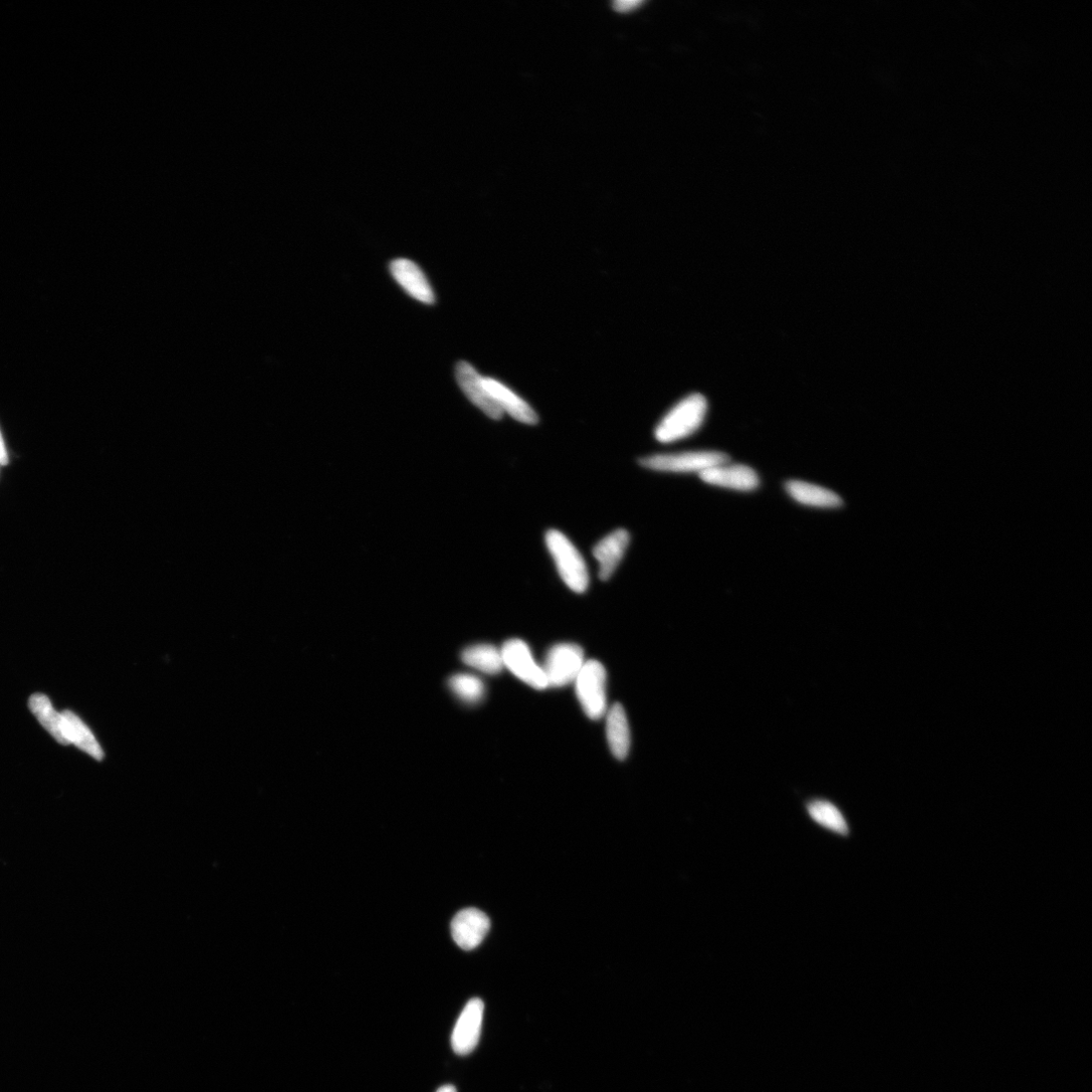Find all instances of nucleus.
Returning <instances> with one entry per match:
<instances>
[{
    "label": "nucleus",
    "mask_w": 1092,
    "mask_h": 1092,
    "mask_svg": "<svg viewBox=\"0 0 1092 1092\" xmlns=\"http://www.w3.org/2000/svg\"><path fill=\"white\" fill-rule=\"evenodd\" d=\"M448 684L451 691L465 703L476 704L485 696V684L480 678L471 674L454 675Z\"/></svg>",
    "instance_id": "nucleus-20"
},
{
    "label": "nucleus",
    "mask_w": 1092,
    "mask_h": 1092,
    "mask_svg": "<svg viewBox=\"0 0 1092 1092\" xmlns=\"http://www.w3.org/2000/svg\"><path fill=\"white\" fill-rule=\"evenodd\" d=\"M576 693L586 715L593 720L607 713V674L598 661L585 663L576 681Z\"/></svg>",
    "instance_id": "nucleus-4"
},
{
    "label": "nucleus",
    "mask_w": 1092,
    "mask_h": 1092,
    "mask_svg": "<svg viewBox=\"0 0 1092 1092\" xmlns=\"http://www.w3.org/2000/svg\"><path fill=\"white\" fill-rule=\"evenodd\" d=\"M787 490L795 500L807 506L839 508L843 505V500L836 493L803 481L788 482Z\"/></svg>",
    "instance_id": "nucleus-15"
},
{
    "label": "nucleus",
    "mask_w": 1092,
    "mask_h": 1092,
    "mask_svg": "<svg viewBox=\"0 0 1092 1092\" xmlns=\"http://www.w3.org/2000/svg\"><path fill=\"white\" fill-rule=\"evenodd\" d=\"M491 927L490 918L477 908L459 911L451 922V934L457 946L471 951L481 945Z\"/></svg>",
    "instance_id": "nucleus-8"
},
{
    "label": "nucleus",
    "mask_w": 1092,
    "mask_h": 1092,
    "mask_svg": "<svg viewBox=\"0 0 1092 1092\" xmlns=\"http://www.w3.org/2000/svg\"><path fill=\"white\" fill-rule=\"evenodd\" d=\"M62 715L64 719V733L69 744L73 743L93 758L101 760L103 758V750L84 722L69 710L63 711Z\"/></svg>",
    "instance_id": "nucleus-16"
},
{
    "label": "nucleus",
    "mask_w": 1092,
    "mask_h": 1092,
    "mask_svg": "<svg viewBox=\"0 0 1092 1092\" xmlns=\"http://www.w3.org/2000/svg\"><path fill=\"white\" fill-rule=\"evenodd\" d=\"M436 1092H457L453 1085H443Z\"/></svg>",
    "instance_id": "nucleus-23"
},
{
    "label": "nucleus",
    "mask_w": 1092,
    "mask_h": 1092,
    "mask_svg": "<svg viewBox=\"0 0 1092 1092\" xmlns=\"http://www.w3.org/2000/svg\"><path fill=\"white\" fill-rule=\"evenodd\" d=\"M455 377L464 395L475 406L494 420H500L503 417V411L484 385V378L471 364L458 363L455 369Z\"/></svg>",
    "instance_id": "nucleus-9"
},
{
    "label": "nucleus",
    "mask_w": 1092,
    "mask_h": 1092,
    "mask_svg": "<svg viewBox=\"0 0 1092 1092\" xmlns=\"http://www.w3.org/2000/svg\"><path fill=\"white\" fill-rule=\"evenodd\" d=\"M606 733L613 755L626 758L631 748V730L626 710L619 703L607 711Z\"/></svg>",
    "instance_id": "nucleus-14"
},
{
    "label": "nucleus",
    "mask_w": 1092,
    "mask_h": 1092,
    "mask_svg": "<svg viewBox=\"0 0 1092 1092\" xmlns=\"http://www.w3.org/2000/svg\"><path fill=\"white\" fill-rule=\"evenodd\" d=\"M9 462L8 450L6 448L5 441L2 433H0V465H6Z\"/></svg>",
    "instance_id": "nucleus-22"
},
{
    "label": "nucleus",
    "mask_w": 1092,
    "mask_h": 1092,
    "mask_svg": "<svg viewBox=\"0 0 1092 1092\" xmlns=\"http://www.w3.org/2000/svg\"><path fill=\"white\" fill-rule=\"evenodd\" d=\"M699 477L709 485L742 492L752 491L759 484L756 473L742 464L717 465L700 473Z\"/></svg>",
    "instance_id": "nucleus-10"
},
{
    "label": "nucleus",
    "mask_w": 1092,
    "mask_h": 1092,
    "mask_svg": "<svg viewBox=\"0 0 1092 1092\" xmlns=\"http://www.w3.org/2000/svg\"><path fill=\"white\" fill-rule=\"evenodd\" d=\"M484 385L503 413L506 412L515 420L527 425L538 423L535 411L504 384L492 378H484Z\"/></svg>",
    "instance_id": "nucleus-13"
},
{
    "label": "nucleus",
    "mask_w": 1092,
    "mask_h": 1092,
    "mask_svg": "<svg viewBox=\"0 0 1092 1092\" xmlns=\"http://www.w3.org/2000/svg\"><path fill=\"white\" fill-rule=\"evenodd\" d=\"M729 456L719 451H689L675 454H656L640 459V463L657 472L702 473L711 467L725 464Z\"/></svg>",
    "instance_id": "nucleus-3"
},
{
    "label": "nucleus",
    "mask_w": 1092,
    "mask_h": 1092,
    "mask_svg": "<svg viewBox=\"0 0 1092 1092\" xmlns=\"http://www.w3.org/2000/svg\"><path fill=\"white\" fill-rule=\"evenodd\" d=\"M584 652L575 644L553 647L542 667L549 687L561 688L576 681L585 665Z\"/></svg>",
    "instance_id": "nucleus-5"
},
{
    "label": "nucleus",
    "mask_w": 1092,
    "mask_h": 1092,
    "mask_svg": "<svg viewBox=\"0 0 1092 1092\" xmlns=\"http://www.w3.org/2000/svg\"><path fill=\"white\" fill-rule=\"evenodd\" d=\"M707 412L706 399L693 394L679 402L659 423L656 438L671 443L695 433L702 425Z\"/></svg>",
    "instance_id": "nucleus-1"
},
{
    "label": "nucleus",
    "mask_w": 1092,
    "mask_h": 1092,
    "mask_svg": "<svg viewBox=\"0 0 1092 1092\" xmlns=\"http://www.w3.org/2000/svg\"><path fill=\"white\" fill-rule=\"evenodd\" d=\"M29 707L42 726L62 745L69 742L64 733V719L52 706L50 699L43 694H34L29 700Z\"/></svg>",
    "instance_id": "nucleus-17"
},
{
    "label": "nucleus",
    "mask_w": 1092,
    "mask_h": 1092,
    "mask_svg": "<svg viewBox=\"0 0 1092 1092\" xmlns=\"http://www.w3.org/2000/svg\"><path fill=\"white\" fill-rule=\"evenodd\" d=\"M545 543L565 584L576 593L586 592L590 582L589 573L577 548L565 534L555 529L547 532Z\"/></svg>",
    "instance_id": "nucleus-2"
},
{
    "label": "nucleus",
    "mask_w": 1092,
    "mask_h": 1092,
    "mask_svg": "<svg viewBox=\"0 0 1092 1092\" xmlns=\"http://www.w3.org/2000/svg\"><path fill=\"white\" fill-rule=\"evenodd\" d=\"M462 661L482 673L489 675L499 674L503 668L501 650L491 645H476L467 648L462 653Z\"/></svg>",
    "instance_id": "nucleus-18"
},
{
    "label": "nucleus",
    "mask_w": 1092,
    "mask_h": 1092,
    "mask_svg": "<svg viewBox=\"0 0 1092 1092\" xmlns=\"http://www.w3.org/2000/svg\"><path fill=\"white\" fill-rule=\"evenodd\" d=\"M631 541L626 529H617L596 544L593 555L599 564V577L608 581L626 554Z\"/></svg>",
    "instance_id": "nucleus-11"
},
{
    "label": "nucleus",
    "mask_w": 1092,
    "mask_h": 1092,
    "mask_svg": "<svg viewBox=\"0 0 1092 1092\" xmlns=\"http://www.w3.org/2000/svg\"><path fill=\"white\" fill-rule=\"evenodd\" d=\"M504 667L515 677L537 690L549 688L548 680L531 654L529 647L521 640H510L501 649Z\"/></svg>",
    "instance_id": "nucleus-6"
},
{
    "label": "nucleus",
    "mask_w": 1092,
    "mask_h": 1092,
    "mask_svg": "<svg viewBox=\"0 0 1092 1092\" xmlns=\"http://www.w3.org/2000/svg\"><path fill=\"white\" fill-rule=\"evenodd\" d=\"M811 818L820 826L842 836L849 834L848 824L841 811L827 801H815L808 806Z\"/></svg>",
    "instance_id": "nucleus-19"
},
{
    "label": "nucleus",
    "mask_w": 1092,
    "mask_h": 1092,
    "mask_svg": "<svg viewBox=\"0 0 1092 1092\" xmlns=\"http://www.w3.org/2000/svg\"><path fill=\"white\" fill-rule=\"evenodd\" d=\"M391 272L397 282L415 299L430 304L435 300L433 289L420 267L409 259H396Z\"/></svg>",
    "instance_id": "nucleus-12"
},
{
    "label": "nucleus",
    "mask_w": 1092,
    "mask_h": 1092,
    "mask_svg": "<svg viewBox=\"0 0 1092 1092\" xmlns=\"http://www.w3.org/2000/svg\"><path fill=\"white\" fill-rule=\"evenodd\" d=\"M641 4L642 2H639V0H620V2L613 3V6L614 9L617 11L628 12L637 8Z\"/></svg>",
    "instance_id": "nucleus-21"
},
{
    "label": "nucleus",
    "mask_w": 1092,
    "mask_h": 1092,
    "mask_svg": "<svg viewBox=\"0 0 1092 1092\" xmlns=\"http://www.w3.org/2000/svg\"><path fill=\"white\" fill-rule=\"evenodd\" d=\"M484 1010V1003L480 999H473L466 1004L451 1036L452 1049L457 1055H469L478 1046Z\"/></svg>",
    "instance_id": "nucleus-7"
}]
</instances>
